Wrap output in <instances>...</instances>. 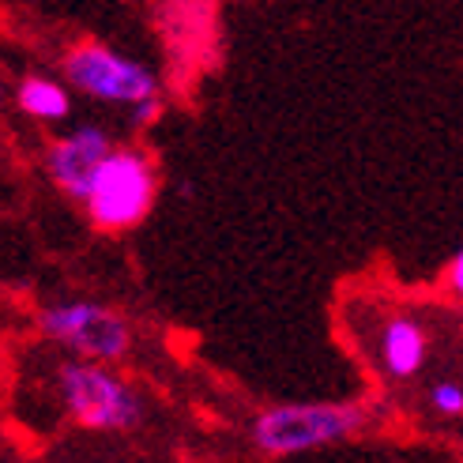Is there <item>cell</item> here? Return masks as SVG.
I'll return each instance as SVG.
<instances>
[{"label":"cell","mask_w":463,"mask_h":463,"mask_svg":"<svg viewBox=\"0 0 463 463\" xmlns=\"http://www.w3.org/2000/svg\"><path fill=\"white\" fill-rule=\"evenodd\" d=\"M369 422L358 403H287L271 407L252 422V441L264 456L313 452L335 441H351Z\"/></svg>","instance_id":"2"},{"label":"cell","mask_w":463,"mask_h":463,"mask_svg":"<svg viewBox=\"0 0 463 463\" xmlns=\"http://www.w3.org/2000/svg\"><path fill=\"white\" fill-rule=\"evenodd\" d=\"M38 328L45 339L61 343L64 351L87 362H121L132 346L128 320L99 302H61L42 309Z\"/></svg>","instance_id":"5"},{"label":"cell","mask_w":463,"mask_h":463,"mask_svg":"<svg viewBox=\"0 0 463 463\" xmlns=\"http://www.w3.org/2000/svg\"><path fill=\"white\" fill-rule=\"evenodd\" d=\"M430 328L419 320V317H411V313H388L381 320V328H377V365H381V373L388 381H396V384H407L414 381L426 369L430 362Z\"/></svg>","instance_id":"7"},{"label":"cell","mask_w":463,"mask_h":463,"mask_svg":"<svg viewBox=\"0 0 463 463\" xmlns=\"http://www.w3.org/2000/svg\"><path fill=\"white\" fill-rule=\"evenodd\" d=\"M57 388L68 414L87 430H132L144 419V403L136 388L113 373L106 362H64L57 369Z\"/></svg>","instance_id":"3"},{"label":"cell","mask_w":463,"mask_h":463,"mask_svg":"<svg viewBox=\"0 0 463 463\" xmlns=\"http://www.w3.org/2000/svg\"><path fill=\"white\" fill-rule=\"evenodd\" d=\"M158 118H162V99H158V95H147V99H140V102L128 106L132 128H151Z\"/></svg>","instance_id":"10"},{"label":"cell","mask_w":463,"mask_h":463,"mask_svg":"<svg viewBox=\"0 0 463 463\" xmlns=\"http://www.w3.org/2000/svg\"><path fill=\"white\" fill-rule=\"evenodd\" d=\"M441 287L452 294V298H459L463 294V257L456 252V257L445 264V275H441Z\"/></svg>","instance_id":"11"},{"label":"cell","mask_w":463,"mask_h":463,"mask_svg":"<svg viewBox=\"0 0 463 463\" xmlns=\"http://www.w3.org/2000/svg\"><path fill=\"white\" fill-rule=\"evenodd\" d=\"M158 193V174L155 162L144 147H118L113 144L106 158L99 162V170L90 174V184L83 193L87 219L106 234H121V230L140 226Z\"/></svg>","instance_id":"1"},{"label":"cell","mask_w":463,"mask_h":463,"mask_svg":"<svg viewBox=\"0 0 463 463\" xmlns=\"http://www.w3.org/2000/svg\"><path fill=\"white\" fill-rule=\"evenodd\" d=\"M64 83L68 90H80L106 106H132L147 95H158V76L151 68L106 42L72 45L64 53Z\"/></svg>","instance_id":"4"},{"label":"cell","mask_w":463,"mask_h":463,"mask_svg":"<svg viewBox=\"0 0 463 463\" xmlns=\"http://www.w3.org/2000/svg\"><path fill=\"white\" fill-rule=\"evenodd\" d=\"M109 147H113V140L102 125H76L72 132L57 136L50 144V151H45V170H50L53 184L64 196L83 200L90 174L99 170V162L106 158Z\"/></svg>","instance_id":"6"},{"label":"cell","mask_w":463,"mask_h":463,"mask_svg":"<svg viewBox=\"0 0 463 463\" xmlns=\"http://www.w3.org/2000/svg\"><path fill=\"white\" fill-rule=\"evenodd\" d=\"M15 106L42 125H57V121H68V113H72V90L53 76L31 72L15 83Z\"/></svg>","instance_id":"8"},{"label":"cell","mask_w":463,"mask_h":463,"mask_svg":"<svg viewBox=\"0 0 463 463\" xmlns=\"http://www.w3.org/2000/svg\"><path fill=\"white\" fill-rule=\"evenodd\" d=\"M430 407L441 414V419H459L463 414V388L456 381H437L430 388Z\"/></svg>","instance_id":"9"},{"label":"cell","mask_w":463,"mask_h":463,"mask_svg":"<svg viewBox=\"0 0 463 463\" xmlns=\"http://www.w3.org/2000/svg\"><path fill=\"white\" fill-rule=\"evenodd\" d=\"M5 99H8V83H5V72H0V113H5Z\"/></svg>","instance_id":"12"}]
</instances>
